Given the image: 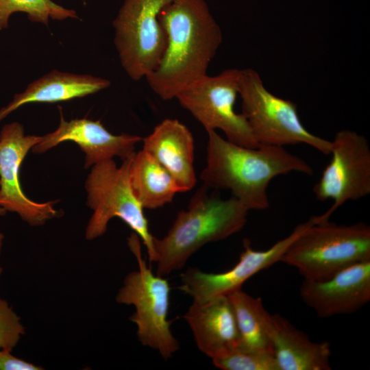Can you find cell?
Returning a JSON list of instances; mask_svg holds the SVG:
<instances>
[{
	"mask_svg": "<svg viewBox=\"0 0 370 370\" xmlns=\"http://www.w3.org/2000/svg\"><path fill=\"white\" fill-rule=\"evenodd\" d=\"M159 21L166 45L145 79L157 95L170 100L207 75L223 36L205 0H172L160 11Z\"/></svg>",
	"mask_w": 370,
	"mask_h": 370,
	"instance_id": "obj_1",
	"label": "cell"
},
{
	"mask_svg": "<svg viewBox=\"0 0 370 370\" xmlns=\"http://www.w3.org/2000/svg\"><path fill=\"white\" fill-rule=\"evenodd\" d=\"M206 164L200 174L204 186L229 190L249 210L269 207L267 188L277 176L290 172L313 175L312 168L284 147L238 145L208 131Z\"/></svg>",
	"mask_w": 370,
	"mask_h": 370,
	"instance_id": "obj_2",
	"label": "cell"
},
{
	"mask_svg": "<svg viewBox=\"0 0 370 370\" xmlns=\"http://www.w3.org/2000/svg\"><path fill=\"white\" fill-rule=\"evenodd\" d=\"M203 186L180 211L162 238H153L156 274L164 277L181 269L204 245L242 230L249 211L235 197L223 199Z\"/></svg>",
	"mask_w": 370,
	"mask_h": 370,
	"instance_id": "obj_3",
	"label": "cell"
},
{
	"mask_svg": "<svg viewBox=\"0 0 370 370\" xmlns=\"http://www.w3.org/2000/svg\"><path fill=\"white\" fill-rule=\"evenodd\" d=\"M370 260V227L359 222L312 224L289 245L280 262L296 268L304 280H327L342 269Z\"/></svg>",
	"mask_w": 370,
	"mask_h": 370,
	"instance_id": "obj_4",
	"label": "cell"
},
{
	"mask_svg": "<svg viewBox=\"0 0 370 370\" xmlns=\"http://www.w3.org/2000/svg\"><path fill=\"white\" fill-rule=\"evenodd\" d=\"M118 166L113 159L90 168L85 181L87 205L92 210L85 229V238L92 241L103 236L110 221L118 217L136 234L145 246L149 260L153 262V238L149 232L143 208L135 197L129 179L131 157Z\"/></svg>",
	"mask_w": 370,
	"mask_h": 370,
	"instance_id": "obj_5",
	"label": "cell"
},
{
	"mask_svg": "<svg viewBox=\"0 0 370 370\" xmlns=\"http://www.w3.org/2000/svg\"><path fill=\"white\" fill-rule=\"evenodd\" d=\"M238 95L241 113L259 145L284 147L304 143L330 154L331 141L310 132L299 119L296 103L268 90L254 69H240Z\"/></svg>",
	"mask_w": 370,
	"mask_h": 370,
	"instance_id": "obj_6",
	"label": "cell"
},
{
	"mask_svg": "<svg viewBox=\"0 0 370 370\" xmlns=\"http://www.w3.org/2000/svg\"><path fill=\"white\" fill-rule=\"evenodd\" d=\"M128 245L135 256L138 269L127 274L119 288L116 301L119 304L132 305L134 313L130 320L137 326V336L143 345L158 350L167 359L180 348L173 336L170 321V286L162 276L153 274L141 254L140 238L133 233Z\"/></svg>",
	"mask_w": 370,
	"mask_h": 370,
	"instance_id": "obj_7",
	"label": "cell"
},
{
	"mask_svg": "<svg viewBox=\"0 0 370 370\" xmlns=\"http://www.w3.org/2000/svg\"><path fill=\"white\" fill-rule=\"evenodd\" d=\"M172 0H125L112 22L114 43L127 75L138 81L159 64L166 45L160 21Z\"/></svg>",
	"mask_w": 370,
	"mask_h": 370,
	"instance_id": "obj_8",
	"label": "cell"
},
{
	"mask_svg": "<svg viewBox=\"0 0 370 370\" xmlns=\"http://www.w3.org/2000/svg\"><path fill=\"white\" fill-rule=\"evenodd\" d=\"M240 69H228L214 76L205 75L180 92L176 99L205 128L221 130L238 145L257 147L250 126L234 109L238 95Z\"/></svg>",
	"mask_w": 370,
	"mask_h": 370,
	"instance_id": "obj_9",
	"label": "cell"
},
{
	"mask_svg": "<svg viewBox=\"0 0 370 370\" xmlns=\"http://www.w3.org/2000/svg\"><path fill=\"white\" fill-rule=\"evenodd\" d=\"M332 158L313 188L317 200L333 201L323 214L314 216L315 223L327 221L349 200L370 193V147L366 138L356 132L342 130L331 140Z\"/></svg>",
	"mask_w": 370,
	"mask_h": 370,
	"instance_id": "obj_10",
	"label": "cell"
},
{
	"mask_svg": "<svg viewBox=\"0 0 370 370\" xmlns=\"http://www.w3.org/2000/svg\"><path fill=\"white\" fill-rule=\"evenodd\" d=\"M42 136L27 135L23 125L12 122L0 131V207L17 214L31 226H40L56 217V201H34L27 197L20 183L21 165Z\"/></svg>",
	"mask_w": 370,
	"mask_h": 370,
	"instance_id": "obj_11",
	"label": "cell"
},
{
	"mask_svg": "<svg viewBox=\"0 0 370 370\" xmlns=\"http://www.w3.org/2000/svg\"><path fill=\"white\" fill-rule=\"evenodd\" d=\"M314 223L313 217L295 227L292 232L276 242L267 250L254 249L249 240L243 241L244 250L238 262L228 271L219 273H204L197 268H190L180 275V289L204 303L214 298L226 296L241 289L243 284L254 275L280 262L293 241Z\"/></svg>",
	"mask_w": 370,
	"mask_h": 370,
	"instance_id": "obj_12",
	"label": "cell"
},
{
	"mask_svg": "<svg viewBox=\"0 0 370 370\" xmlns=\"http://www.w3.org/2000/svg\"><path fill=\"white\" fill-rule=\"evenodd\" d=\"M60 121L53 132L42 136L41 140L35 145L32 152L41 154L61 143L71 141L76 143L84 153L86 169L101 162L119 157L122 160L132 156L135 146L143 138L134 134L110 133L100 122L88 119H75L69 121L64 119L60 110Z\"/></svg>",
	"mask_w": 370,
	"mask_h": 370,
	"instance_id": "obj_13",
	"label": "cell"
},
{
	"mask_svg": "<svg viewBox=\"0 0 370 370\" xmlns=\"http://www.w3.org/2000/svg\"><path fill=\"white\" fill-rule=\"evenodd\" d=\"M299 294L321 317L353 313L370 300V260L349 266L325 280H304Z\"/></svg>",
	"mask_w": 370,
	"mask_h": 370,
	"instance_id": "obj_14",
	"label": "cell"
},
{
	"mask_svg": "<svg viewBox=\"0 0 370 370\" xmlns=\"http://www.w3.org/2000/svg\"><path fill=\"white\" fill-rule=\"evenodd\" d=\"M199 349L212 360L238 347L240 336L227 296L193 302L184 316Z\"/></svg>",
	"mask_w": 370,
	"mask_h": 370,
	"instance_id": "obj_15",
	"label": "cell"
},
{
	"mask_svg": "<svg viewBox=\"0 0 370 370\" xmlns=\"http://www.w3.org/2000/svg\"><path fill=\"white\" fill-rule=\"evenodd\" d=\"M143 142V149L171 174L181 193L193 188L197 182L194 138L185 125L175 119H165Z\"/></svg>",
	"mask_w": 370,
	"mask_h": 370,
	"instance_id": "obj_16",
	"label": "cell"
},
{
	"mask_svg": "<svg viewBox=\"0 0 370 370\" xmlns=\"http://www.w3.org/2000/svg\"><path fill=\"white\" fill-rule=\"evenodd\" d=\"M263 320L280 370L331 369L328 342L312 341L287 319L266 309Z\"/></svg>",
	"mask_w": 370,
	"mask_h": 370,
	"instance_id": "obj_17",
	"label": "cell"
},
{
	"mask_svg": "<svg viewBox=\"0 0 370 370\" xmlns=\"http://www.w3.org/2000/svg\"><path fill=\"white\" fill-rule=\"evenodd\" d=\"M110 82L88 74L53 70L34 80L24 91L0 109V121L23 105L32 103H56L83 97L107 88Z\"/></svg>",
	"mask_w": 370,
	"mask_h": 370,
	"instance_id": "obj_18",
	"label": "cell"
},
{
	"mask_svg": "<svg viewBox=\"0 0 370 370\" xmlns=\"http://www.w3.org/2000/svg\"><path fill=\"white\" fill-rule=\"evenodd\" d=\"M129 179L132 191L143 208H161L181 193L171 174L143 149L131 157Z\"/></svg>",
	"mask_w": 370,
	"mask_h": 370,
	"instance_id": "obj_19",
	"label": "cell"
},
{
	"mask_svg": "<svg viewBox=\"0 0 370 370\" xmlns=\"http://www.w3.org/2000/svg\"><path fill=\"white\" fill-rule=\"evenodd\" d=\"M227 296L233 308L239 332L238 347L246 351L273 354V346L264 326L263 312L265 308L261 299L253 297L241 288Z\"/></svg>",
	"mask_w": 370,
	"mask_h": 370,
	"instance_id": "obj_20",
	"label": "cell"
},
{
	"mask_svg": "<svg viewBox=\"0 0 370 370\" xmlns=\"http://www.w3.org/2000/svg\"><path fill=\"white\" fill-rule=\"evenodd\" d=\"M18 12L26 13L29 21L45 25H48L50 18H79L75 10L65 8L51 0H0V29H6L10 16Z\"/></svg>",
	"mask_w": 370,
	"mask_h": 370,
	"instance_id": "obj_21",
	"label": "cell"
},
{
	"mask_svg": "<svg viewBox=\"0 0 370 370\" xmlns=\"http://www.w3.org/2000/svg\"><path fill=\"white\" fill-rule=\"evenodd\" d=\"M212 360L215 367L223 370H280L273 354L239 347Z\"/></svg>",
	"mask_w": 370,
	"mask_h": 370,
	"instance_id": "obj_22",
	"label": "cell"
},
{
	"mask_svg": "<svg viewBox=\"0 0 370 370\" xmlns=\"http://www.w3.org/2000/svg\"><path fill=\"white\" fill-rule=\"evenodd\" d=\"M25 334L21 317L7 300L0 297V349L12 352Z\"/></svg>",
	"mask_w": 370,
	"mask_h": 370,
	"instance_id": "obj_23",
	"label": "cell"
},
{
	"mask_svg": "<svg viewBox=\"0 0 370 370\" xmlns=\"http://www.w3.org/2000/svg\"><path fill=\"white\" fill-rule=\"evenodd\" d=\"M41 366L18 358L11 351L0 349V370H42Z\"/></svg>",
	"mask_w": 370,
	"mask_h": 370,
	"instance_id": "obj_24",
	"label": "cell"
},
{
	"mask_svg": "<svg viewBox=\"0 0 370 370\" xmlns=\"http://www.w3.org/2000/svg\"><path fill=\"white\" fill-rule=\"evenodd\" d=\"M3 241H4V235L0 231V255L1 254V251H2V248H3Z\"/></svg>",
	"mask_w": 370,
	"mask_h": 370,
	"instance_id": "obj_25",
	"label": "cell"
},
{
	"mask_svg": "<svg viewBox=\"0 0 370 370\" xmlns=\"http://www.w3.org/2000/svg\"><path fill=\"white\" fill-rule=\"evenodd\" d=\"M7 213L6 210L0 207V217L4 216Z\"/></svg>",
	"mask_w": 370,
	"mask_h": 370,
	"instance_id": "obj_26",
	"label": "cell"
},
{
	"mask_svg": "<svg viewBox=\"0 0 370 370\" xmlns=\"http://www.w3.org/2000/svg\"><path fill=\"white\" fill-rule=\"evenodd\" d=\"M3 268L1 267H0V278H1V275H2V273H3Z\"/></svg>",
	"mask_w": 370,
	"mask_h": 370,
	"instance_id": "obj_27",
	"label": "cell"
},
{
	"mask_svg": "<svg viewBox=\"0 0 370 370\" xmlns=\"http://www.w3.org/2000/svg\"><path fill=\"white\" fill-rule=\"evenodd\" d=\"M83 1H86V0H82Z\"/></svg>",
	"mask_w": 370,
	"mask_h": 370,
	"instance_id": "obj_28",
	"label": "cell"
}]
</instances>
